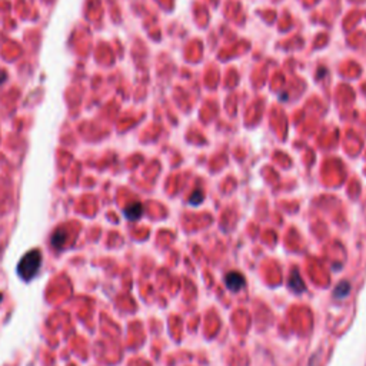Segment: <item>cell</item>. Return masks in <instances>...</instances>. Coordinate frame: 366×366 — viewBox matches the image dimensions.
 <instances>
[{"mask_svg": "<svg viewBox=\"0 0 366 366\" xmlns=\"http://www.w3.org/2000/svg\"><path fill=\"white\" fill-rule=\"evenodd\" d=\"M40 266H42V253L39 249H33L20 259L17 265V274L23 280L29 282L37 274Z\"/></svg>", "mask_w": 366, "mask_h": 366, "instance_id": "6da1fadb", "label": "cell"}, {"mask_svg": "<svg viewBox=\"0 0 366 366\" xmlns=\"http://www.w3.org/2000/svg\"><path fill=\"white\" fill-rule=\"evenodd\" d=\"M6 79H7V75H6V72L0 69V85H1V83H4V82H6Z\"/></svg>", "mask_w": 366, "mask_h": 366, "instance_id": "52a82bcc", "label": "cell"}, {"mask_svg": "<svg viewBox=\"0 0 366 366\" xmlns=\"http://www.w3.org/2000/svg\"><path fill=\"white\" fill-rule=\"evenodd\" d=\"M289 288H290L295 293H301V292L305 290V283H304L302 277L299 276L296 269L293 271V274H290V277H289Z\"/></svg>", "mask_w": 366, "mask_h": 366, "instance_id": "277c9868", "label": "cell"}, {"mask_svg": "<svg viewBox=\"0 0 366 366\" xmlns=\"http://www.w3.org/2000/svg\"><path fill=\"white\" fill-rule=\"evenodd\" d=\"M124 216H126V219H129V220H137L142 214H143V206H142V203H139V202H135V203H132V205H129L126 209H124Z\"/></svg>", "mask_w": 366, "mask_h": 366, "instance_id": "3957f363", "label": "cell"}, {"mask_svg": "<svg viewBox=\"0 0 366 366\" xmlns=\"http://www.w3.org/2000/svg\"><path fill=\"white\" fill-rule=\"evenodd\" d=\"M67 239V232L63 230V229H58L53 235H52V244L58 249H61V246L64 244Z\"/></svg>", "mask_w": 366, "mask_h": 366, "instance_id": "5b68a950", "label": "cell"}, {"mask_svg": "<svg viewBox=\"0 0 366 366\" xmlns=\"http://www.w3.org/2000/svg\"><path fill=\"white\" fill-rule=\"evenodd\" d=\"M1 299H3V295L0 293V302H1Z\"/></svg>", "mask_w": 366, "mask_h": 366, "instance_id": "ba28073f", "label": "cell"}, {"mask_svg": "<svg viewBox=\"0 0 366 366\" xmlns=\"http://www.w3.org/2000/svg\"><path fill=\"white\" fill-rule=\"evenodd\" d=\"M349 290H351V285H349V282L342 280V282L337 285V288L334 290V295H335L336 298H345V296L349 293Z\"/></svg>", "mask_w": 366, "mask_h": 366, "instance_id": "8992f818", "label": "cell"}, {"mask_svg": "<svg viewBox=\"0 0 366 366\" xmlns=\"http://www.w3.org/2000/svg\"><path fill=\"white\" fill-rule=\"evenodd\" d=\"M226 288L232 292H238L244 286V277L239 272H229L225 277Z\"/></svg>", "mask_w": 366, "mask_h": 366, "instance_id": "7a4b0ae2", "label": "cell"}]
</instances>
